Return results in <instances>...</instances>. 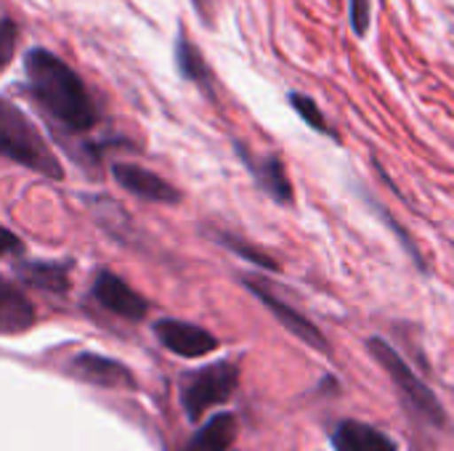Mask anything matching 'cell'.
Instances as JSON below:
<instances>
[{
    "label": "cell",
    "mask_w": 454,
    "mask_h": 451,
    "mask_svg": "<svg viewBox=\"0 0 454 451\" xmlns=\"http://www.w3.org/2000/svg\"><path fill=\"white\" fill-rule=\"evenodd\" d=\"M27 82L35 101L67 130L85 133L96 125V106L77 72L45 48H32L24 56Z\"/></svg>",
    "instance_id": "cell-1"
},
{
    "label": "cell",
    "mask_w": 454,
    "mask_h": 451,
    "mask_svg": "<svg viewBox=\"0 0 454 451\" xmlns=\"http://www.w3.org/2000/svg\"><path fill=\"white\" fill-rule=\"evenodd\" d=\"M0 154L48 178L64 175L59 157L51 152V146L37 133V128L21 114V109H16L5 98H0Z\"/></svg>",
    "instance_id": "cell-2"
},
{
    "label": "cell",
    "mask_w": 454,
    "mask_h": 451,
    "mask_svg": "<svg viewBox=\"0 0 454 451\" xmlns=\"http://www.w3.org/2000/svg\"><path fill=\"white\" fill-rule=\"evenodd\" d=\"M367 351L375 356V362L386 369V375L391 377V383L396 385L402 401L428 425L434 428H444L447 425V412L442 407V401L436 399V393L415 375V369L404 362V356L386 343L383 338H370L367 340Z\"/></svg>",
    "instance_id": "cell-3"
},
{
    "label": "cell",
    "mask_w": 454,
    "mask_h": 451,
    "mask_svg": "<svg viewBox=\"0 0 454 451\" xmlns=\"http://www.w3.org/2000/svg\"><path fill=\"white\" fill-rule=\"evenodd\" d=\"M237 383H239V369L231 362H218V364L184 375L181 404L186 409V417L197 423L210 407L226 404L231 393L237 391Z\"/></svg>",
    "instance_id": "cell-4"
},
{
    "label": "cell",
    "mask_w": 454,
    "mask_h": 451,
    "mask_svg": "<svg viewBox=\"0 0 454 451\" xmlns=\"http://www.w3.org/2000/svg\"><path fill=\"white\" fill-rule=\"evenodd\" d=\"M245 287H247V290H250V292H253V295L277 316V322H279L290 335H295L301 343H306L309 348H314V351H319V354H330V346H327L325 332H322L309 316H303L298 308H293L287 300L277 298L266 282L253 279V276H245Z\"/></svg>",
    "instance_id": "cell-5"
},
{
    "label": "cell",
    "mask_w": 454,
    "mask_h": 451,
    "mask_svg": "<svg viewBox=\"0 0 454 451\" xmlns=\"http://www.w3.org/2000/svg\"><path fill=\"white\" fill-rule=\"evenodd\" d=\"M154 335L160 338V343L168 351H173L176 356H184V359H202V356H207V354H213L218 348L215 335H210L202 327L178 322V319L157 322L154 324Z\"/></svg>",
    "instance_id": "cell-6"
},
{
    "label": "cell",
    "mask_w": 454,
    "mask_h": 451,
    "mask_svg": "<svg viewBox=\"0 0 454 451\" xmlns=\"http://www.w3.org/2000/svg\"><path fill=\"white\" fill-rule=\"evenodd\" d=\"M93 295L106 311H112V314H117L122 319H130V322H141L146 316V311H149L146 300L133 287H128L120 276L109 274V271H101L96 276Z\"/></svg>",
    "instance_id": "cell-7"
},
{
    "label": "cell",
    "mask_w": 454,
    "mask_h": 451,
    "mask_svg": "<svg viewBox=\"0 0 454 451\" xmlns=\"http://www.w3.org/2000/svg\"><path fill=\"white\" fill-rule=\"evenodd\" d=\"M112 175H114V181H117L125 191H130V194H136V197H141V199L165 202V205L181 199V194H178L176 186H170L168 181H162L157 173H152V170H146V167H138V165H130V162H117V165L112 167Z\"/></svg>",
    "instance_id": "cell-8"
},
{
    "label": "cell",
    "mask_w": 454,
    "mask_h": 451,
    "mask_svg": "<svg viewBox=\"0 0 454 451\" xmlns=\"http://www.w3.org/2000/svg\"><path fill=\"white\" fill-rule=\"evenodd\" d=\"M237 152L242 157V162L250 167L253 178L258 181V186L279 205H290L293 202V183L287 178V170L282 165L279 157L266 154V157H253L242 144H237Z\"/></svg>",
    "instance_id": "cell-9"
},
{
    "label": "cell",
    "mask_w": 454,
    "mask_h": 451,
    "mask_svg": "<svg viewBox=\"0 0 454 451\" xmlns=\"http://www.w3.org/2000/svg\"><path fill=\"white\" fill-rule=\"evenodd\" d=\"M69 372L80 380H88L98 388H133V375L114 359H104L96 354H80L72 359Z\"/></svg>",
    "instance_id": "cell-10"
},
{
    "label": "cell",
    "mask_w": 454,
    "mask_h": 451,
    "mask_svg": "<svg viewBox=\"0 0 454 451\" xmlns=\"http://www.w3.org/2000/svg\"><path fill=\"white\" fill-rule=\"evenodd\" d=\"M330 444L335 451H399L383 431L362 420H340L330 433Z\"/></svg>",
    "instance_id": "cell-11"
},
{
    "label": "cell",
    "mask_w": 454,
    "mask_h": 451,
    "mask_svg": "<svg viewBox=\"0 0 454 451\" xmlns=\"http://www.w3.org/2000/svg\"><path fill=\"white\" fill-rule=\"evenodd\" d=\"M35 324L32 303L11 284L0 282V335H16Z\"/></svg>",
    "instance_id": "cell-12"
},
{
    "label": "cell",
    "mask_w": 454,
    "mask_h": 451,
    "mask_svg": "<svg viewBox=\"0 0 454 451\" xmlns=\"http://www.w3.org/2000/svg\"><path fill=\"white\" fill-rule=\"evenodd\" d=\"M234 439H237V417L221 412L194 433L186 451H226L234 444Z\"/></svg>",
    "instance_id": "cell-13"
},
{
    "label": "cell",
    "mask_w": 454,
    "mask_h": 451,
    "mask_svg": "<svg viewBox=\"0 0 454 451\" xmlns=\"http://www.w3.org/2000/svg\"><path fill=\"white\" fill-rule=\"evenodd\" d=\"M176 64L186 80L200 85L207 96H213V72H210L207 61L202 58L200 48L192 40H186L184 35H178V40H176Z\"/></svg>",
    "instance_id": "cell-14"
},
{
    "label": "cell",
    "mask_w": 454,
    "mask_h": 451,
    "mask_svg": "<svg viewBox=\"0 0 454 451\" xmlns=\"http://www.w3.org/2000/svg\"><path fill=\"white\" fill-rule=\"evenodd\" d=\"M21 279L40 287V290H48V292H67L69 282H67V274L61 266H51V263H35V266H21L19 268Z\"/></svg>",
    "instance_id": "cell-15"
},
{
    "label": "cell",
    "mask_w": 454,
    "mask_h": 451,
    "mask_svg": "<svg viewBox=\"0 0 454 451\" xmlns=\"http://www.w3.org/2000/svg\"><path fill=\"white\" fill-rule=\"evenodd\" d=\"M290 104H293V109L301 114V120H303L309 128H314L317 133H325V136H335V133H333V128L327 125L325 114H322V109L317 106V101H314L311 96L290 93Z\"/></svg>",
    "instance_id": "cell-16"
},
{
    "label": "cell",
    "mask_w": 454,
    "mask_h": 451,
    "mask_svg": "<svg viewBox=\"0 0 454 451\" xmlns=\"http://www.w3.org/2000/svg\"><path fill=\"white\" fill-rule=\"evenodd\" d=\"M221 242H223L229 250H234L237 255L247 258L250 263H255V266H261V268H269V271H279V263H277V260H271L266 253H261V250H255V247H250V245H245V242H239V239H231L229 234H223V237H221Z\"/></svg>",
    "instance_id": "cell-17"
},
{
    "label": "cell",
    "mask_w": 454,
    "mask_h": 451,
    "mask_svg": "<svg viewBox=\"0 0 454 451\" xmlns=\"http://www.w3.org/2000/svg\"><path fill=\"white\" fill-rule=\"evenodd\" d=\"M16 24L11 19H0V72L11 64L16 53Z\"/></svg>",
    "instance_id": "cell-18"
},
{
    "label": "cell",
    "mask_w": 454,
    "mask_h": 451,
    "mask_svg": "<svg viewBox=\"0 0 454 451\" xmlns=\"http://www.w3.org/2000/svg\"><path fill=\"white\" fill-rule=\"evenodd\" d=\"M348 5H351V27L359 37H364L370 29V16H372L370 0H348Z\"/></svg>",
    "instance_id": "cell-19"
},
{
    "label": "cell",
    "mask_w": 454,
    "mask_h": 451,
    "mask_svg": "<svg viewBox=\"0 0 454 451\" xmlns=\"http://www.w3.org/2000/svg\"><path fill=\"white\" fill-rule=\"evenodd\" d=\"M19 247H21V245H19V239H16L8 229H3V226H0V258H3V255H8V253H16Z\"/></svg>",
    "instance_id": "cell-20"
}]
</instances>
